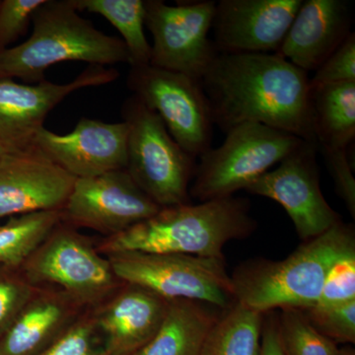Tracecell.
Masks as SVG:
<instances>
[{"label": "cell", "instance_id": "obj_18", "mask_svg": "<svg viewBox=\"0 0 355 355\" xmlns=\"http://www.w3.org/2000/svg\"><path fill=\"white\" fill-rule=\"evenodd\" d=\"M352 12L343 0H305L277 55L304 71H316L352 34Z\"/></svg>", "mask_w": 355, "mask_h": 355}, {"label": "cell", "instance_id": "obj_35", "mask_svg": "<svg viewBox=\"0 0 355 355\" xmlns=\"http://www.w3.org/2000/svg\"><path fill=\"white\" fill-rule=\"evenodd\" d=\"M3 153H6V150H4L3 147H2L1 144H0V156H1Z\"/></svg>", "mask_w": 355, "mask_h": 355}, {"label": "cell", "instance_id": "obj_22", "mask_svg": "<svg viewBox=\"0 0 355 355\" xmlns=\"http://www.w3.org/2000/svg\"><path fill=\"white\" fill-rule=\"evenodd\" d=\"M263 314L236 303L207 334L200 355H260Z\"/></svg>", "mask_w": 355, "mask_h": 355}, {"label": "cell", "instance_id": "obj_21", "mask_svg": "<svg viewBox=\"0 0 355 355\" xmlns=\"http://www.w3.org/2000/svg\"><path fill=\"white\" fill-rule=\"evenodd\" d=\"M318 149H347L355 137V83L311 85Z\"/></svg>", "mask_w": 355, "mask_h": 355}, {"label": "cell", "instance_id": "obj_17", "mask_svg": "<svg viewBox=\"0 0 355 355\" xmlns=\"http://www.w3.org/2000/svg\"><path fill=\"white\" fill-rule=\"evenodd\" d=\"M167 307V299L123 282L93 309L108 355H135L146 347L162 324Z\"/></svg>", "mask_w": 355, "mask_h": 355}, {"label": "cell", "instance_id": "obj_9", "mask_svg": "<svg viewBox=\"0 0 355 355\" xmlns=\"http://www.w3.org/2000/svg\"><path fill=\"white\" fill-rule=\"evenodd\" d=\"M128 86L187 153L198 159L211 148L214 121L200 79L148 64L130 67Z\"/></svg>", "mask_w": 355, "mask_h": 355}, {"label": "cell", "instance_id": "obj_27", "mask_svg": "<svg viewBox=\"0 0 355 355\" xmlns=\"http://www.w3.org/2000/svg\"><path fill=\"white\" fill-rule=\"evenodd\" d=\"M315 330L336 345L355 343V300L334 307H312L301 310Z\"/></svg>", "mask_w": 355, "mask_h": 355}, {"label": "cell", "instance_id": "obj_29", "mask_svg": "<svg viewBox=\"0 0 355 355\" xmlns=\"http://www.w3.org/2000/svg\"><path fill=\"white\" fill-rule=\"evenodd\" d=\"M355 300V252L336 261L324 279L316 307H334Z\"/></svg>", "mask_w": 355, "mask_h": 355}, {"label": "cell", "instance_id": "obj_25", "mask_svg": "<svg viewBox=\"0 0 355 355\" xmlns=\"http://www.w3.org/2000/svg\"><path fill=\"white\" fill-rule=\"evenodd\" d=\"M284 355H336L338 345L315 330L300 309L287 308L277 315Z\"/></svg>", "mask_w": 355, "mask_h": 355}, {"label": "cell", "instance_id": "obj_20", "mask_svg": "<svg viewBox=\"0 0 355 355\" xmlns=\"http://www.w3.org/2000/svg\"><path fill=\"white\" fill-rule=\"evenodd\" d=\"M223 311L200 301L168 300L157 333L135 355H200L207 334Z\"/></svg>", "mask_w": 355, "mask_h": 355}, {"label": "cell", "instance_id": "obj_4", "mask_svg": "<svg viewBox=\"0 0 355 355\" xmlns=\"http://www.w3.org/2000/svg\"><path fill=\"white\" fill-rule=\"evenodd\" d=\"M78 12L71 0H44L33 15L30 38L0 51V79L39 83L46 69L64 62L130 64L123 40L99 31Z\"/></svg>", "mask_w": 355, "mask_h": 355}, {"label": "cell", "instance_id": "obj_30", "mask_svg": "<svg viewBox=\"0 0 355 355\" xmlns=\"http://www.w3.org/2000/svg\"><path fill=\"white\" fill-rule=\"evenodd\" d=\"M44 0H3L0 2V51L24 35L35 11Z\"/></svg>", "mask_w": 355, "mask_h": 355}, {"label": "cell", "instance_id": "obj_3", "mask_svg": "<svg viewBox=\"0 0 355 355\" xmlns=\"http://www.w3.org/2000/svg\"><path fill=\"white\" fill-rule=\"evenodd\" d=\"M355 252L352 224L343 220L303 242L282 261H248L231 275L238 303L261 314L273 310L307 309L316 304L331 266Z\"/></svg>", "mask_w": 355, "mask_h": 355}, {"label": "cell", "instance_id": "obj_1", "mask_svg": "<svg viewBox=\"0 0 355 355\" xmlns=\"http://www.w3.org/2000/svg\"><path fill=\"white\" fill-rule=\"evenodd\" d=\"M214 125L261 123L317 142L310 77L277 53H219L200 79Z\"/></svg>", "mask_w": 355, "mask_h": 355}, {"label": "cell", "instance_id": "obj_12", "mask_svg": "<svg viewBox=\"0 0 355 355\" xmlns=\"http://www.w3.org/2000/svg\"><path fill=\"white\" fill-rule=\"evenodd\" d=\"M159 207L125 169L76 179L62 221L111 237L157 214Z\"/></svg>", "mask_w": 355, "mask_h": 355}, {"label": "cell", "instance_id": "obj_24", "mask_svg": "<svg viewBox=\"0 0 355 355\" xmlns=\"http://www.w3.org/2000/svg\"><path fill=\"white\" fill-rule=\"evenodd\" d=\"M62 220V210L9 217L0 225V266L20 268Z\"/></svg>", "mask_w": 355, "mask_h": 355}, {"label": "cell", "instance_id": "obj_10", "mask_svg": "<svg viewBox=\"0 0 355 355\" xmlns=\"http://www.w3.org/2000/svg\"><path fill=\"white\" fill-rule=\"evenodd\" d=\"M216 2L144 0V25L153 35L150 65L200 79L218 55L209 34Z\"/></svg>", "mask_w": 355, "mask_h": 355}, {"label": "cell", "instance_id": "obj_5", "mask_svg": "<svg viewBox=\"0 0 355 355\" xmlns=\"http://www.w3.org/2000/svg\"><path fill=\"white\" fill-rule=\"evenodd\" d=\"M128 125L127 167L135 184L160 207L191 203L197 159L173 139L155 112L130 96L121 108Z\"/></svg>", "mask_w": 355, "mask_h": 355}, {"label": "cell", "instance_id": "obj_33", "mask_svg": "<svg viewBox=\"0 0 355 355\" xmlns=\"http://www.w3.org/2000/svg\"><path fill=\"white\" fill-rule=\"evenodd\" d=\"M265 320L263 315V331H261L260 355H284L280 347L279 331H277V315L268 312Z\"/></svg>", "mask_w": 355, "mask_h": 355}, {"label": "cell", "instance_id": "obj_26", "mask_svg": "<svg viewBox=\"0 0 355 355\" xmlns=\"http://www.w3.org/2000/svg\"><path fill=\"white\" fill-rule=\"evenodd\" d=\"M36 355H108L93 309L84 311L69 330Z\"/></svg>", "mask_w": 355, "mask_h": 355}, {"label": "cell", "instance_id": "obj_7", "mask_svg": "<svg viewBox=\"0 0 355 355\" xmlns=\"http://www.w3.org/2000/svg\"><path fill=\"white\" fill-rule=\"evenodd\" d=\"M303 139L261 123H243L226 133L223 144L202 154L190 197L200 202L232 197L282 162Z\"/></svg>", "mask_w": 355, "mask_h": 355}, {"label": "cell", "instance_id": "obj_8", "mask_svg": "<svg viewBox=\"0 0 355 355\" xmlns=\"http://www.w3.org/2000/svg\"><path fill=\"white\" fill-rule=\"evenodd\" d=\"M116 277L161 297L200 301L221 310L237 303L224 258L121 252L108 254Z\"/></svg>", "mask_w": 355, "mask_h": 355}, {"label": "cell", "instance_id": "obj_23", "mask_svg": "<svg viewBox=\"0 0 355 355\" xmlns=\"http://www.w3.org/2000/svg\"><path fill=\"white\" fill-rule=\"evenodd\" d=\"M80 12L99 14L123 37L130 58V67L150 64L151 44L144 34V0H71Z\"/></svg>", "mask_w": 355, "mask_h": 355}, {"label": "cell", "instance_id": "obj_19", "mask_svg": "<svg viewBox=\"0 0 355 355\" xmlns=\"http://www.w3.org/2000/svg\"><path fill=\"white\" fill-rule=\"evenodd\" d=\"M87 310L69 294L38 286L17 318L0 336V355H36L69 330Z\"/></svg>", "mask_w": 355, "mask_h": 355}, {"label": "cell", "instance_id": "obj_15", "mask_svg": "<svg viewBox=\"0 0 355 355\" xmlns=\"http://www.w3.org/2000/svg\"><path fill=\"white\" fill-rule=\"evenodd\" d=\"M128 135L123 121L104 123L83 118L64 135L42 128L33 146L70 175L83 179L125 169Z\"/></svg>", "mask_w": 355, "mask_h": 355}, {"label": "cell", "instance_id": "obj_32", "mask_svg": "<svg viewBox=\"0 0 355 355\" xmlns=\"http://www.w3.org/2000/svg\"><path fill=\"white\" fill-rule=\"evenodd\" d=\"M323 154L335 187L350 216L355 217V179L352 173L347 149H318Z\"/></svg>", "mask_w": 355, "mask_h": 355}, {"label": "cell", "instance_id": "obj_34", "mask_svg": "<svg viewBox=\"0 0 355 355\" xmlns=\"http://www.w3.org/2000/svg\"><path fill=\"white\" fill-rule=\"evenodd\" d=\"M336 355H355L354 347L352 345H345L343 347H338Z\"/></svg>", "mask_w": 355, "mask_h": 355}, {"label": "cell", "instance_id": "obj_14", "mask_svg": "<svg viewBox=\"0 0 355 355\" xmlns=\"http://www.w3.org/2000/svg\"><path fill=\"white\" fill-rule=\"evenodd\" d=\"M76 178L33 146L0 156V218L62 210Z\"/></svg>", "mask_w": 355, "mask_h": 355}, {"label": "cell", "instance_id": "obj_31", "mask_svg": "<svg viewBox=\"0 0 355 355\" xmlns=\"http://www.w3.org/2000/svg\"><path fill=\"white\" fill-rule=\"evenodd\" d=\"M355 83V34H352L310 78L312 86Z\"/></svg>", "mask_w": 355, "mask_h": 355}, {"label": "cell", "instance_id": "obj_16", "mask_svg": "<svg viewBox=\"0 0 355 355\" xmlns=\"http://www.w3.org/2000/svg\"><path fill=\"white\" fill-rule=\"evenodd\" d=\"M302 0H220L214 14L219 53H277Z\"/></svg>", "mask_w": 355, "mask_h": 355}, {"label": "cell", "instance_id": "obj_2", "mask_svg": "<svg viewBox=\"0 0 355 355\" xmlns=\"http://www.w3.org/2000/svg\"><path fill=\"white\" fill-rule=\"evenodd\" d=\"M256 228L249 200L232 196L162 207L123 232L104 238L97 249L105 256L142 252L224 258L222 250L229 241L249 237Z\"/></svg>", "mask_w": 355, "mask_h": 355}, {"label": "cell", "instance_id": "obj_13", "mask_svg": "<svg viewBox=\"0 0 355 355\" xmlns=\"http://www.w3.org/2000/svg\"><path fill=\"white\" fill-rule=\"evenodd\" d=\"M119 76L116 69L90 65L65 84L46 79L36 84L0 79V144L6 153L30 148L35 135L44 128L46 116L67 96L80 89L114 83Z\"/></svg>", "mask_w": 355, "mask_h": 355}, {"label": "cell", "instance_id": "obj_11", "mask_svg": "<svg viewBox=\"0 0 355 355\" xmlns=\"http://www.w3.org/2000/svg\"><path fill=\"white\" fill-rule=\"evenodd\" d=\"M317 153V142L303 140L279 167L261 175L246 189L252 195L279 203L303 242L323 234L342 220L322 193Z\"/></svg>", "mask_w": 355, "mask_h": 355}, {"label": "cell", "instance_id": "obj_6", "mask_svg": "<svg viewBox=\"0 0 355 355\" xmlns=\"http://www.w3.org/2000/svg\"><path fill=\"white\" fill-rule=\"evenodd\" d=\"M20 270L33 286L60 289L85 309L102 304L123 284L97 245L62 220Z\"/></svg>", "mask_w": 355, "mask_h": 355}, {"label": "cell", "instance_id": "obj_28", "mask_svg": "<svg viewBox=\"0 0 355 355\" xmlns=\"http://www.w3.org/2000/svg\"><path fill=\"white\" fill-rule=\"evenodd\" d=\"M36 287L20 268L0 266V336L19 315Z\"/></svg>", "mask_w": 355, "mask_h": 355}]
</instances>
